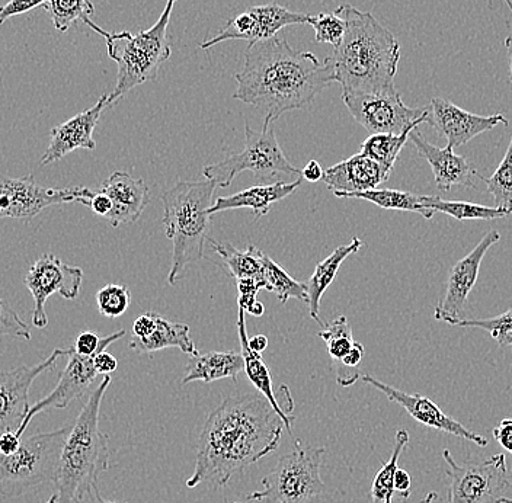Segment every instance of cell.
I'll list each match as a JSON object with an SVG mask.
<instances>
[{
  "label": "cell",
  "mask_w": 512,
  "mask_h": 503,
  "mask_svg": "<svg viewBox=\"0 0 512 503\" xmlns=\"http://www.w3.org/2000/svg\"><path fill=\"white\" fill-rule=\"evenodd\" d=\"M235 98L261 108L274 120L302 110L334 82L331 69L310 51H299L284 37L249 44L245 64L236 75Z\"/></svg>",
  "instance_id": "obj_2"
},
{
  "label": "cell",
  "mask_w": 512,
  "mask_h": 503,
  "mask_svg": "<svg viewBox=\"0 0 512 503\" xmlns=\"http://www.w3.org/2000/svg\"><path fill=\"white\" fill-rule=\"evenodd\" d=\"M419 155L430 163L435 176V185L440 191L448 192L454 187L475 188L473 166L464 156L456 155L451 147H437L428 142L421 131L415 128L409 137Z\"/></svg>",
  "instance_id": "obj_22"
},
{
  "label": "cell",
  "mask_w": 512,
  "mask_h": 503,
  "mask_svg": "<svg viewBox=\"0 0 512 503\" xmlns=\"http://www.w3.org/2000/svg\"><path fill=\"white\" fill-rule=\"evenodd\" d=\"M494 503H512V499L510 498H501V499H498V501L494 502Z\"/></svg>",
  "instance_id": "obj_58"
},
{
  "label": "cell",
  "mask_w": 512,
  "mask_h": 503,
  "mask_svg": "<svg viewBox=\"0 0 512 503\" xmlns=\"http://www.w3.org/2000/svg\"><path fill=\"white\" fill-rule=\"evenodd\" d=\"M99 191L110 197L112 210L107 220L111 226L136 223L149 204V187L143 179H136L127 172H114L102 182Z\"/></svg>",
  "instance_id": "obj_24"
},
{
  "label": "cell",
  "mask_w": 512,
  "mask_h": 503,
  "mask_svg": "<svg viewBox=\"0 0 512 503\" xmlns=\"http://www.w3.org/2000/svg\"><path fill=\"white\" fill-rule=\"evenodd\" d=\"M110 95H102L94 107L89 110L79 112L70 120L64 121L60 126L51 130V142L48 144L46 153L40 160V166L51 165L59 162L64 156L70 155L78 149L95 150L96 142L94 140V131L102 111L110 107L108 104Z\"/></svg>",
  "instance_id": "obj_20"
},
{
  "label": "cell",
  "mask_w": 512,
  "mask_h": 503,
  "mask_svg": "<svg viewBox=\"0 0 512 503\" xmlns=\"http://www.w3.org/2000/svg\"><path fill=\"white\" fill-rule=\"evenodd\" d=\"M217 185L213 181L178 182L160 195L165 213L162 223L172 240V267L168 284L175 285L188 265L206 258L204 246L211 227V200Z\"/></svg>",
  "instance_id": "obj_5"
},
{
  "label": "cell",
  "mask_w": 512,
  "mask_h": 503,
  "mask_svg": "<svg viewBox=\"0 0 512 503\" xmlns=\"http://www.w3.org/2000/svg\"><path fill=\"white\" fill-rule=\"evenodd\" d=\"M99 313L108 319L123 316L131 304V293L126 285L108 284L96 293Z\"/></svg>",
  "instance_id": "obj_40"
},
{
  "label": "cell",
  "mask_w": 512,
  "mask_h": 503,
  "mask_svg": "<svg viewBox=\"0 0 512 503\" xmlns=\"http://www.w3.org/2000/svg\"><path fill=\"white\" fill-rule=\"evenodd\" d=\"M46 503H57V495H56V493H54V495L51 496V498L48 499V501Z\"/></svg>",
  "instance_id": "obj_59"
},
{
  "label": "cell",
  "mask_w": 512,
  "mask_h": 503,
  "mask_svg": "<svg viewBox=\"0 0 512 503\" xmlns=\"http://www.w3.org/2000/svg\"><path fill=\"white\" fill-rule=\"evenodd\" d=\"M341 198H358L373 203L384 210L409 211V213L421 214L424 219L431 220L435 211L422 204L421 197L412 192L398 191V189L376 188L370 191L344 194Z\"/></svg>",
  "instance_id": "obj_29"
},
{
  "label": "cell",
  "mask_w": 512,
  "mask_h": 503,
  "mask_svg": "<svg viewBox=\"0 0 512 503\" xmlns=\"http://www.w3.org/2000/svg\"><path fill=\"white\" fill-rule=\"evenodd\" d=\"M505 48H507L508 60H510V83L512 85V35L505 40Z\"/></svg>",
  "instance_id": "obj_55"
},
{
  "label": "cell",
  "mask_w": 512,
  "mask_h": 503,
  "mask_svg": "<svg viewBox=\"0 0 512 503\" xmlns=\"http://www.w3.org/2000/svg\"><path fill=\"white\" fill-rule=\"evenodd\" d=\"M249 315L252 316H262L265 313V306L261 303V301L256 300L254 304H252L251 309L248 310Z\"/></svg>",
  "instance_id": "obj_54"
},
{
  "label": "cell",
  "mask_w": 512,
  "mask_h": 503,
  "mask_svg": "<svg viewBox=\"0 0 512 503\" xmlns=\"http://www.w3.org/2000/svg\"><path fill=\"white\" fill-rule=\"evenodd\" d=\"M323 173H325V171H323L318 160L312 159L309 160L302 169V178L306 179L307 182L315 184V182L322 181Z\"/></svg>",
  "instance_id": "obj_51"
},
{
  "label": "cell",
  "mask_w": 512,
  "mask_h": 503,
  "mask_svg": "<svg viewBox=\"0 0 512 503\" xmlns=\"http://www.w3.org/2000/svg\"><path fill=\"white\" fill-rule=\"evenodd\" d=\"M274 121L271 115H265L261 130L255 131L245 126V147L242 152L229 156L222 162L204 166L203 175L219 188L230 187L233 179L245 171L264 179H272L278 175L302 178V171L290 163L278 143L272 130Z\"/></svg>",
  "instance_id": "obj_8"
},
{
  "label": "cell",
  "mask_w": 512,
  "mask_h": 503,
  "mask_svg": "<svg viewBox=\"0 0 512 503\" xmlns=\"http://www.w3.org/2000/svg\"><path fill=\"white\" fill-rule=\"evenodd\" d=\"M307 16L309 15L290 11L286 6L278 5V3L254 6V8L236 15L232 21L220 28L213 38L204 40L200 47L207 50V48L229 40L248 41L249 44L258 43V41L275 37L278 32L290 25L306 24Z\"/></svg>",
  "instance_id": "obj_14"
},
{
  "label": "cell",
  "mask_w": 512,
  "mask_h": 503,
  "mask_svg": "<svg viewBox=\"0 0 512 503\" xmlns=\"http://www.w3.org/2000/svg\"><path fill=\"white\" fill-rule=\"evenodd\" d=\"M208 242H210L214 252L222 256L224 264L229 267L230 275L236 281L246 280V278H256V280L264 281V278H262V259H264L265 252L259 251L252 245H249L246 251H239L229 243H217L213 239H208Z\"/></svg>",
  "instance_id": "obj_30"
},
{
  "label": "cell",
  "mask_w": 512,
  "mask_h": 503,
  "mask_svg": "<svg viewBox=\"0 0 512 503\" xmlns=\"http://www.w3.org/2000/svg\"><path fill=\"white\" fill-rule=\"evenodd\" d=\"M66 357L67 365L60 374L59 383L54 387L53 392L32 406L24 424L16 431L19 438H22L24 432L27 431V426L38 413L47 409L67 408L73 400L79 399L88 392L89 387L94 384L95 378L99 376L94 364L95 357H82L73 346L66 349Z\"/></svg>",
  "instance_id": "obj_19"
},
{
  "label": "cell",
  "mask_w": 512,
  "mask_h": 503,
  "mask_svg": "<svg viewBox=\"0 0 512 503\" xmlns=\"http://www.w3.org/2000/svg\"><path fill=\"white\" fill-rule=\"evenodd\" d=\"M300 181H302V178L293 182L277 181L274 184L255 185V187L236 192V194L229 195V197H219L216 203L211 205L208 213H210V216H216L217 213H222V211L249 208L256 219L265 217L270 213L272 205L280 203L284 198L294 194V191L302 184Z\"/></svg>",
  "instance_id": "obj_25"
},
{
  "label": "cell",
  "mask_w": 512,
  "mask_h": 503,
  "mask_svg": "<svg viewBox=\"0 0 512 503\" xmlns=\"http://www.w3.org/2000/svg\"><path fill=\"white\" fill-rule=\"evenodd\" d=\"M69 431L70 426H63L46 434H34L22 440L12 456L0 454V495L16 498L43 483L54 485Z\"/></svg>",
  "instance_id": "obj_7"
},
{
  "label": "cell",
  "mask_w": 512,
  "mask_h": 503,
  "mask_svg": "<svg viewBox=\"0 0 512 503\" xmlns=\"http://www.w3.org/2000/svg\"><path fill=\"white\" fill-rule=\"evenodd\" d=\"M22 440L16 435L15 431H8L0 435V454L2 456H12L21 447Z\"/></svg>",
  "instance_id": "obj_49"
},
{
  "label": "cell",
  "mask_w": 512,
  "mask_h": 503,
  "mask_svg": "<svg viewBox=\"0 0 512 503\" xmlns=\"http://www.w3.org/2000/svg\"><path fill=\"white\" fill-rule=\"evenodd\" d=\"M347 22L341 43L325 60L342 92L393 94L400 60L399 41L370 12L352 5L338 8Z\"/></svg>",
  "instance_id": "obj_3"
},
{
  "label": "cell",
  "mask_w": 512,
  "mask_h": 503,
  "mask_svg": "<svg viewBox=\"0 0 512 503\" xmlns=\"http://www.w3.org/2000/svg\"><path fill=\"white\" fill-rule=\"evenodd\" d=\"M460 328H478L486 331L502 348H512V307L502 315L491 319H462L456 323Z\"/></svg>",
  "instance_id": "obj_39"
},
{
  "label": "cell",
  "mask_w": 512,
  "mask_h": 503,
  "mask_svg": "<svg viewBox=\"0 0 512 503\" xmlns=\"http://www.w3.org/2000/svg\"><path fill=\"white\" fill-rule=\"evenodd\" d=\"M75 503H118L107 501V499L102 498L101 493H99L98 486H95L94 489L86 492L85 495L80 496L79 499H76Z\"/></svg>",
  "instance_id": "obj_52"
},
{
  "label": "cell",
  "mask_w": 512,
  "mask_h": 503,
  "mask_svg": "<svg viewBox=\"0 0 512 503\" xmlns=\"http://www.w3.org/2000/svg\"><path fill=\"white\" fill-rule=\"evenodd\" d=\"M501 240V235L495 230L486 233L475 249L460 259L448 274L446 293L435 307L434 317L440 322L456 326L462 320L467 299L478 281L480 265L489 249Z\"/></svg>",
  "instance_id": "obj_15"
},
{
  "label": "cell",
  "mask_w": 512,
  "mask_h": 503,
  "mask_svg": "<svg viewBox=\"0 0 512 503\" xmlns=\"http://www.w3.org/2000/svg\"><path fill=\"white\" fill-rule=\"evenodd\" d=\"M437 492H430L427 496H425L424 501L422 503H434L435 499H437Z\"/></svg>",
  "instance_id": "obj_56"
},
{
  "label": "cell",
  "mask_w": 512,
  "mask_h": 503,
  "mask_svg": "<svg viewBox=\"0 0 512 503\" xmlns=\"http://www.w3.org/2000/svg\"><path fill=\"white\" fill-rule=\"evenodd\" d=\"M495 2H496V0H491V6L494 5ZM499 2H504L505 5L508 6V9H510L511 14H512V0H499Z\"/></svg>",
  "instance_id": "obj_57"
},
{
  "label": "cell",
  "mask_w": 512,
  "mask_h": 503,
  "mask_svg": "<svg viewBox=\"0 0 512 503\" xmlns=\"http://www.w3.org/2000/svg\"><path fill=\"white\" fill-rule=\"evenodd\" d=\"M422 204L435 213L447 214L459 221L466 220H498L510 216L507 211L498 207H486V205L466 203V201L441 200L438 197H421Z\"/></svg>",
  "instance_id": "obj_32"
},
{
  "label": "cell",
  "mask_w": 512,
  "mask_h": 503,
  "mask_svg": "<svg viewBox=\"0 0 512 503\" xmlns=\"http://www.w3.org/2000/svg\"><path fill=\"white\" fill-rule=\"evenodd\" d=\"M176 0H166L158 21L147 31L131 34L128 31L107 32L95 22L86 25L105 38L108 56L118 66L117 85L108 98V104L120 101L128 92L146 82L158 79L159 69L172 54L168 27Z\"/></svg>",
  "instance_id": "obj_6"
},
{
  "label": "cell",
  "mask_w": 512,
  "mask_h": 503,
  "mask_svg": "<svg viewBox=\"0 0 512 503\" xmlns=\"http://www.w3.org/2000/svg\"><path fill=\"white\" fill-rule=\"evenodd\" d=\"M238 284V306L242 307L245 312H248L251 309L252 304L255 303L256 296H258L259 291L267 290V285H265V281L256 280V278H246V280H238L236 281Z\"/></svg>",
  "instance_id": "obj_43"
},
{
  "label": "cell",
  "mask_w": 512,
  "mask_h": 503,
  "mask_svg": "<svg viewBox=\"0 0 512 503\" xmlns=\"http://www.w3.org/2000/svg\"><path fill=\"white\" fill-rule=\"evenodd\" d=\"M409 445V432L399 429L396 432L395 447L392 456L383 464L371 483V501L373 503H393L395 496V476L399 469V458Z\"/></svg>",
  "instance_id": "obj_31"
},
{
  "label": "cell",
  "mask_w": 512,
  "mask_h": 503,
  "mask_svg": "<svg viewBox=\"0 0 512 503\" xmlns=\"http://www.w3.org/2000/svg\"><path fill=\"white\" fill-rule=\"evenodd\" d=\"M342 101L354 120L370 134H402L428 123V108H409L399 92L393 94H352L342 92Z\"/></svg>",
  "instance_id": "obj_12"
},
{
  "label": "cell",
  "mask_w": 512,
  "mask_h": 503,
  "mask_svg": "<svg viewBox=\"0 0 512 503\" xmlns=\"http://www.w3.org/2000/svg\"><path fill=\"white\" fill-rule=\"evenodd\" d=\"M48 0H9L0 6V25L5 24L9 18L16 15L27 14L37 8H43Z\"/></svg>",
  "instance_id": "obj_44"
},
{
  "label": "cell",
  "mask_w": 512,
  "mask_h": 503,
  "mask_svg": "<svg viewBox=\"0 0 512 503\" xmlns=\"http://www.w3.org/2000/svg\"><path fill=\"white\" fill-rule=\"evenodd\" d=\"M307 24L315 30V40L319 44L338 46L347 31V22L344 16L336 9L335 12H322L318 15L307 16Z\"/></svg>",
  "instance_id": "obj_38"
},
{
  "label": "cell",
  "mask_w": 512,
  "mask_h": 503,
  "mask_svg": "<svg viewBox=\"0 0 512 503\" xmlns=\"http://www.w3.org/2000/svg\"><path fill=\"white\" fill-rule=\"evenodd\" d=\"M88 207L94 211L96 216L107 219L112 210V203L107 194H104V192L101 191H96L94 192V197L89 201Z\"/></svg>",
  "instance_id": "obj_47"
},
{
  "label": "cell",
  "mask_w": 512,
  "mask_h": 503,
  "mask_svg": "<svg viewBox=\"0 0 512 503\" xmlns=\"http://www.w3.org/2000/svg\"><path fill=\"white\" fill-rule=\"evenodd\" d=\"M443 458L450 479L448 503H494L511 488L505 454L459 464L450 451L444 450Z\"/></svg>",
  "instance_id": "obj_10"
},
{
  "label": "cell",
  "mask_w": 512,
  "mask_h": 503,
  "mask_svg": "<svg viewBox=\"0 0 512 503\" xmlns=\"http://www.w3.org/2000/svg\"><path fill=\"white\" fill-rule=\"evenodd\" d=\"M43 8L50 15L54 28L60 32L69 31L78 22L86 24L95 12L91 0H48Z\"/></svg>",
  "instance_id": "obj_35"
},
{
  "label": "cell",
  "mask_w": 512,
  "mask_h": 503,
  "mask_svg": "<svg viewBox=\"0 0 512 503\" xmlns=\"http://www.w3.org/2000/svg\"><path fill=\"white\" fill-rule=\"evenodd\" d=\"M415 128L403 131L402 134H371L370 137L361 144V152L367 158L383 166L387 172L392 173L395 168L396 160L399 159L400 152L411 137Z\"/></svg>",
  "instance_id": "obj_33"
},
{
  "label": "cell",
  "mask_w": 512,
  "mask_h": 503,
  "mask_svg": "<svg viewBox=\"0 0 512 503\" xmlns=\"http://www.w3.org/2000/svg\"><path fill=\"white\" fill-rule=\"evenodd\" d=\"M62 355H66V349L57 348L40 364L0 371V435L21 428L31 409L28 396L32 383L44 371L53 370Z\"/></svg>",
  "instance_id": "obj_16"
},
{
  "label": "cell",
  "mask_w": 512,
  "mask_h": 503,
  "mask_svg": "<svg viewBox=\"0 0 512 503\" xmlns=\"http://www.w3.org/2000/svg\"><path fill=\"white\" fill-rule=\"evenodd\" d=\"M486 188L494 197L495 205L512 214V137L504 159L491 178H483Z\"/></svg>",
  "instance_id": "obj_36"
},
{
  "label": "cell",
  "mask_w": 512,
  "mask_h": 503,
  "mask_svg": "<svg viewBox=\"0 0 512 503\" xmlns=\"http://www.w3.org/2000/svg\"><path fill=\"white\" fill-rule=\"evenodd\" d=\"M82 268L64 264L53 253H46L35 261L25 275V287L34 299L32 325L44 329L48 325L46 303L53 294H60L63 299L75 300L82 287Z\"/></svg>",
  "instance_id": "obj_13"
},
{
  "label": "cell",
  "mask_w": 512,
  "mask_h": 503,
  "mask_svg": "<svg viewBox=\"0 0 512 503\" xmlns=\"http://www.w3.org/2000/svg\"><path fill=\"white\" fill-rule=\"evenodd\" d=\"M126 333V329H121V331L101 338L96 332H80L73 348H75V351L78 352L79 355H82V357H95L99 352L107 351L108 346L117 342L118 339L123 338Z\"/></svg>",
  "instance_id": "obj_41"
},
{
  "label": "cell",
  "mask_w": 512,
  "mask_h": 503,
  "mask_svg": "<svg viewBox=\"0 0 512 503\" xmlns=\"http://www.w3.org/2000/svg\"><path fill=\"white\" fill-rule=\"evenodd\" d=\"M495 441L508 453H512V419H504L492 431Z\"/></svg>",
  "instance_id": "obj_46"
},
{
  "label": "cell",
  "mask_w": 512,
  "mask_h": 503,
  "mask_svg": "<svg viewBox=\"0 0 512 503\" xmlns=\"http://www.w3.org/2000/svg\"><path fill=\"white\" fill-rule=\"evenodd\" d=\"M158 316L156 313H144V315L137 317L133 325V338H147L155 329Z\"/></svg>",
  "instance_id": "obj_45"
},
{
  "label": "cell",
  "mask_w": 512,
  "mask_h": 503,
  "mask_svg": "<svg viewBox=\"0 0 512 503\" xmlns=\"http://www.w3.org/2000/svg\"><path fill=\"white\" fill-rule=\"evenodd\" d=\"M361 380L373 386L374 389L380 390L390 402L402 406L419 424L446 432V434L454 435L457 438H463V440L472 441L473 444L479 445V447H486L489 444L488 438L470 431L469 428L457 422L456 419L450 418L443 410L438 408L437 403L432 402L428 397L402 392V390L389 386V384L383 383L377 378L367 376V374L361 377Z\"/></svg>",
  "instance_id": "obj_18"
},
{
  "label": "cell",
  "mask_w": 512,
  "mask_h": 503,
  "mask_svg": "<svg viewBox=\"0 0 512 503\" xmlns=\"http://www.w3.org/2000/svg\"><path fill=\"white\" fill-rule=\"evenodd\" d=\"M94 197L89 188H48L34 176L0 178V220H31L51 205L80 203L88 207Z\"/></svg>",
  "instance_id": "obj_11"
},
{
  "label": "cell",
  "mask_w": 512,
  "mask_h": 503,
  "mask_svg": "<svg viewBox=\"0 0 512 503\" xmlns=\"http://www.w3.org/2000/svg\"><path fill=\"white\" fill-rule=\"evenodd\" d=\"M110 384L111 377L104 376L70 426L54 482L57 503H75L98 486L99 476L110 469L108 437L99 428L102 399Z\"/></svg>",
  "instance_id": "obj_4"
},
{
  "label": "cell",
  "mask_w": 512,
  "mask_h": 503,
  "mask_svg": "<svg viewBox=\"0 0 512 503\" xmlns=\"http://www.w3.org/2000/svg\"><path fill=\"white\" fill-rule=\"evenodd\" d=\"M389 176L390 173L379 163L358 153L326 169L322 181L334 192L335 197L341 198L344 194L379 188Z\"/></svg>",
  "instance_id": "obj_23"
},
{
  "label": "cell",
  "mask_w": 512,
  "mask_h": 503,
  "mask_svg": "<svg viewBox=\"0 0 512 503\" xmlns=\"http://www.w3.org/2000/svg\"><path fill=\"white\" fill-rule=\"evenodd\" d=\"M428 124L447 140V147L457 149L470 140L476 139L496 126H510V121L502 114L478 115L464 111L444 98H432L428 105Z\"/></svg>",
  "instance_id": "obj_17"
},
{
  "label": "cell",
  "mask_w": 512,
  "mask_h": 503,
  "mask_svg": "<svg viewBox=\"0 0 512 503\" xmlns=\"http://www.w3.org/2000/svg\"><path fill=\"white\" fill-rule=\"evenodd\" d=\"M361 248H363V240L354 237L351 243L339 246L328 258L320 261L319 264L316 265L313 274L310 275V280L306 283V303L307 306H309L310 316H312V319H315L316 322L320 323V325H322L319 319L320 301H322L323 294H325V291L334 283L336 274H338L339 268L344 264L345 259L360 251Z\"/></svg>",
  "instance_id": "obj_27"
},
{
  "label": "cell",
  "mask_w": 512,
  "mask_h": 503,
  "mask_svg": "<svg viewBox=\"0 0 512 503\" xmlns=\"http://www.w3.org/2000/svg\"><path fill=\"white\" fill-rule=\"evenodd\" d=\"M284 428L283 419L261 393L227 397L204 422L187 488H224L235 474L274 453Z\"/></svg>",
  "instance_id": "obj_1"
},
{
  "label": "cell",
  "mask_w": 512,
  "mask_h": 503,
  "mask_svg": "<svg viewBox=\"0 0 512 503\" xmlns=\"http://www.w3.org/2000/svg\"><path fill=\"white\" fill-rule=\"evenodd\" d=\"M245 310L239 307L238 312V332L240 346H242L243 360H245V373L249 381L254 384L256 390L267 397L272 408L277 410L280 418L286 425L288 434H291V425H293L294 416H291L294 410V400L291 397L290 389L287 386H281L277 393L272 387V377L270 368L262 360L261 354L252 351L249 346L248 329H246Z\"/></svg>",
  "instance_id": "obj_21"
},
{
  "label": "cell",
  "mask_w": 512,
  "mask_h": 503,
  "mask_svg": "<svg viewBox=\"0 0 512 503\" xmlns=\"http://www.w3.org/2000/svg\"><path fill=\"white\" fill-rule=\"evenodd\" d=\"M0 336H11V338L31 341L30 326L3 299H0Z\"/></svg>",
  "instance_id": "obj_42"
},
{
  "label": "cell",
  "mask_w": 512,
  "mask_h": 503,
  "mask_svg": "<svg viewBox=\"0 0 512 503\" xmlns=\"http://www.w3.org/2000/svg\"><path fill=\"white\" fill-rule=\"evenodd\" d=\"M94 364L96 371L101 376H110L118 368V361L114 355L108 354L107 351L99 352L95 355Z\"/></svg>",
  "instance_id": "obj_48"
},
{
  "label": "cell",
  "mask_w": 512,
  "mask_h": 503,
  "mask_svg": "<svg viewBox=\"0 0 512 503\" xmlns=\"http://www.w3.org/2000/svg\"><path fill=\"white\" fill-rule=\"evenodd\" d=\"M325 448L299 447L280 458L262 479L264 489L246 495V502L310 503L325 493L320 477Z\"/></svg>",
  "instance_id": "obj_9"
},
{
  "label": "cell",
  "mask_w": 512,
  "mask_h": 503,
  "mask_svg": "<svg viewBox=\"0 0 512 503\" xmlns=\"http://www.w3.org/2000/svg\"><path fill=\"white\" fill-rule=\"evenodd\" d=\"M233 503H240V502H233Z\"/></svg>",
  "instance_id": "obj_60"
},
{
  "label": "cell",
  "mask_w": 512,
  "mask_h": 503,
  "mask_svg": "<svg viewBox=\"0 0 512 503\" xmlns=\"http://www.w3.org/2000/svg\"><path fill=\"white\" fill-rule=\"evenodd\" d=\"M130 348L139 354H153L166 348H178L188 355H197V346L190 336V326L169 322L158 316L155 329L147 338H131Z\"/></svg>",
  "instance_id": "obj_28"
},
{
  "label": "cell",
  "mask_w": 512,
  "mask_h": 503,
  "mask_svg": "<svg viewBox=\"0 0 512 503\" xmlns=\"http://www.w3.org/2000/svg\"><path fill=\"white\" fill-rule=\"evenodd\" d=\"M319 338L325 341L326 346H328L329 355L336 362L341 361L355 344L347 316L336 317L332 322L322 325Z\"/></svg>",
  "instance_id": "obj_37"
},
{
  "label": "cell",
  "mask_w": 512,
  "mask_h": 503,
  "mask_svg": "<svg viewBox=\"0 0 512 503\" xmlns=\"http://www.w3.org/2000/svg\"><path fill=\"white\" fill-rule=\"evenodd\" d=\"M412 479L411 474L406 470L398 469L395 476V490L402 498L408 499L412 495Z\"/></svg>",
  "instance_id": "obj_50"
},
{
  "label": "cell",
  "mask_w": 512,
  "mask_h": 503,
  "mask_svg": "<svg viewBox=\"0 0 512 503\" xmlns=\"http://www.w3.org/2000/svg\"><path fill=\"white\" fill-rule=\"evenodd\" d=\"M262 278L267 284V290L278 297L281 304L290 299L307 301V285L294 280L277 262L272 261L267 253L262 259Z\"/></svg>",
  "instance_id": "obj_34"
},
{
  "label": "cell",
  "mask_w": 512,
  "mask_h": 503,
  "mask_svg": "<svg viewBox=\"0 0 512 503\" xmlns=\"http://www.w3.org/2000/svg\"><path fill=\"white\" fill-rule=\"evenodd\" d=\"M249 346H251L252 351L262 354L268 348V338L265 335L252 336V338H249Z\"/></svg>",
  "instance_id": "obj_53"
},
{
  "label": "cell",
  "mask_w": 512,
  "mask_h": 503,
  "mask_svg": "<svg viewBox=\"0 0 512 503\" xmlns=\"http://www.w3.org/2000/svg\"><path fill=\"white\" fill-rule=\"evenodd\" d=\"M245 371V360L242 352H222L211 351L206 354L192 355L187 365V374L182 380V386L192 383V381H204V383H213V381L230 380L238 381L239 374Z\"/></svg>",
  "instance_id": "obj_26"
}]
</instances>
